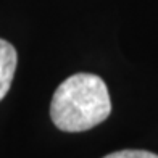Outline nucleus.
I'll use <instances>...</instances> for the list:
<instances>
[{
    "label": "nucleus",
    "instance_id": "obj_1",
    "mask_svg": "<svg viewBox=\"0 0 158 158\" xmlns=\"http://www.w3.org/2000/svg\"><path fill=\"white\" fill-rule=\"evenodd\" d=\"M111 100L102 77L77 73L56 87L50 105L53 124L64 132H81L98 126L110 116Z\"/></svg>",
    "mask_w": 158,
    "mask_h": 158
},
{
    "label": "nucleus",
    "instance_id": "obj_2",
    "mask_svg": "<svg viewBox=\"0 0 158 158\" xmlns=\"http://www.w3.org/2000/svg\"><path fill=\"white\" fill-rule=\"evenodd\" d=\"M18 63L16 50L10 42L0 39V100L10 90Z\"/></svg>",
    "mask_w": 158,
    "mask_h": 158
},
{
    "label": "nucleus",
    "instance_id": "obj_3",
    "mask_svg": "<svg viewBox=\"0 0 158 158\" xmlns=\"http://www.w3.org/2000/svg\"><path fill=\"white\" fill-rule=\"evenodd\" d=\"M103 158H158V155L152 153V152H147V150L127 148V150H119V152L108 153V155H105Z\"/></svg>",
    "mask_w": 158,
    "mask_h": 158
}]
</instances>
